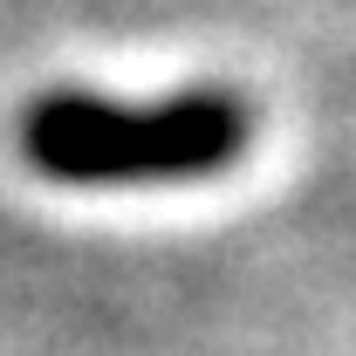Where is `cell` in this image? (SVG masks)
I'll list each match as a JSON object with an SVG mask.
<instances>
[{"label": "cell", "instance_id": "cell-1", "mask_svg": "<svg viewBox=\"0 0 356 356\" xmlns=\"http://www.w3.org/2000/svg\"><path fill=\"white\" fill-rule=\"evenodd\" d=\"M247 103L226 89H185L144 110L62 89L28 103L21 158L55 185H165L226 172L247 151Z\"/></svg>", "mask_w": 356, "mask_h": 356}]
</instances>
